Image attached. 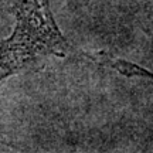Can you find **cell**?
Segmentation results:
<instances>
[{"mask_svg":"<svg viewBox=\"0 0 153 153\" xmlns=\"http://www.w3.org/2000/svg\"><path fill=\"white\" fill-rule=\"evenodd\" d=\"M71 45L54 20L50 0H17L13 33L0 40V84L47 57H67Z\"/></svg>","mask_w":153,"mask_h":153,"instance_id":"1","label":"cell"},{"mask_svg":"<svg viewBox=\"0 0 153 153\" xmlns=\"http://www.w3.org/2000/svg\"><path fill=\"white\" fill-rule=\"evenodd\" d=\"M98 58L97 60L101 61L102 64H106V65L112 67L114 70L119 72L120 75H125L128 78H143V79H150L153 81V72L143 68V67L137 65V64H133L131 61L126 60H120V58H115V57H111V55H104L99 54L97 55Z\"/></svg>","mask_w":153,"mask_h":153,"instance_id":"2","label":"cell"}]
</instances>
